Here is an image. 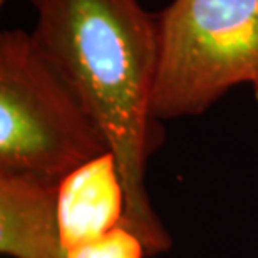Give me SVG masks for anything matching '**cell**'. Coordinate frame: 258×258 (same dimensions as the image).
<instances>
[{
	"instance_id": "obj_6",
	"label": "cell",
	"mask_w": 258,
	"mask_h": 258,
	"mask_svg": "<svg viewBox=\"0 0 258 258\" xmlns=\"http://www.w3.org/2000/svg\"><path fill=\"white\" fill-rule=\"evenodd\" d=\"M148 256L141 238L126 226H116L101 238L67 251V258H144Z\"/></svg>"
},
{
	"instance_id": "obj_5",
	"label": "cell",
	"mask_w": 258,
	"mask_h": 258,
	"mask_svg": "<svg viewBox=\"0 0 258 258\" xmlns=\"http://www.w3.org/2000/svg\"><path fill=\"white\" fill-rule=\"evenodd\" d=\"M59 184L0 176V253L9 258H67L57 213Z\"/></svg>"
},
{
	"instance_id": "obj_7",
	"label": "cell",
	"mask_w": 258,
	"mask_h": 258,
	"mask_svg": "<svg viewBox=\"0 0 258 258\" xmlns=\"http://www.w3.org/2000/svg\"><path fill=\"white\" fill-rule=\"evenodd\" d=\"M0 2H2V4H4V2H5V0H0Z\"/></svg>"
},
{
	"instance_id": "obj_2",
	"label": "cell",
	"mask_w": 258,
	"mask_h": 258,
	"mask_svg": "<svg viewBox=\"0 0 258 258\" xmlns=\"http://www.w3.org/2000/svg\"><path fill=\"white\" fill-rule=\"evenodd\" d=\"M109 151L74 91L32 32L0 34V176L59 184Z\"/></svg>"
},
{
	"instance_id": "obj_1",
	"label": "cell",
	"mask_w": 258,
	"mask_h": 258,
	"mask_svg": "<svg viewBox=\"0 0 258 258\" xmlns=\"http://www.w3.org/2000/svg\"><path fill=\"white\" fill-rule=\"evenodd\" d=\"M32 35L84 106L116 159L126 195L122 226L149 258L173 241L146 188L149 159L164 143L153 109L159 64L158 17L141 0H30Z\"/></svg>"
},
{
	"instance_id": "obj_4",
	"label": "cell",
	"mask_w": 258,
	"mask_h": 258,
	"mask_svg": "<svg viewBox=\"0 0 258 258\" xmlns=\"http://www.w3.org/2000/svg\"><path fill=\"white\" fill-rule=\"evenodd\" d=\"M57 213L60 238L67 251L122 225L126 195L111 153L82 164L59 183Z\"/></svg>"
},
{
	"instance_id": "obj_3",
	"label": "cell",
	"mask_w": 258,
	"mask_h": 258,
	"mask_svg": "<svg viewBox=\"0 0 258 258\" xmlns=\"http://www.w3.org/2000/svg\"><path fill=\"white\" fill-rule=\"evenodd\" d=\"M156 17L159 121L203 114L238 86L258 99V0H173Z\"/></svg>"
}]
</instances>
